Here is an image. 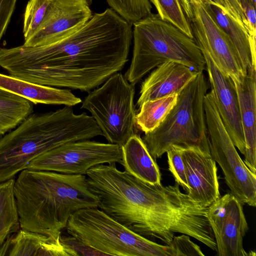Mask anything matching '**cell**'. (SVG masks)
Here are the masks:
<instances>
[{
  "mask_svg": "<svg viewBox=\"0 0 256 256\" xmlns=\"http://www.w3.org/2000/svg\"><path fill=\"white\" fill-rule=\"evenodd\" d=\"M163 20L174 24L182 32L194 38L191 28L180 0H149Z\"/></svg>",
  "mask_w": 256,
  "mask_h": 256,
  "instance_id": "cb8c5ba5",
  "label": "cell"
},
{
  "mask_svg": "<svg viewBox=\"0 0 256 256\" xmlns=\"http://www.w3.org/2000/svg\"><path fill=\"white\" fill-rule=\"evenodd\" d=\"M216 104L224 126L234 144L244 156L246 144L238 97L232 78L224 73L205 52L201 51Z\"/></svg>",
  "mask_w": 256,
  "mask_h": 256,
  "instance_id": "4fadbf2b",
  "label": "cell"
},
{
  "mask_svg": "<svg viewBox=\"0 0 256 256\" xmlns=\"http://www.w3.org/2000/svg\"><path fill=\"white\" fill-rule=\"evenodd\" d=\"M132 25V57L124 76L132 85L167 61L180 62L197 72L206 69L204 58L194 40L158 14L152 13Z\"/></svg>",
  "mask_w": 256,
  "mask_h": 256,
  "instance_id": "277c9868",
  "label": "cell"
},
{
  "mask_svg": "<svg viewBox=\"0 0 256 256\" xmlns=\"http://www.w3.org/2000/svg\"><path fill=\"white\" fill-rule=\"evenodd\" d=\"M177 99L178 94L143 102L136 116V128L144 134L152 131L163 122Z\"/></svg>",
  "mask_w": 256,
  "mask_h": 256,
  "instance_id": "603a6c76",
  "label": "cell"
},
{
  "mask_svg": "<svg viewBox=\"0 0 256 256\" xmlns=\"http://www.w3.org/2000/svg\"><path fill=\"white\" fill-rule=\"evenodd\" d=\"M180 2L184 14L188 20L192 16V8L190 1L189 0H180Z\"/></svg>",
  "mask_w": 256,
  "mask_h": 256,
  "instance_id": "1f68e13d",
  "label": "cell"
},
{
  "mask_svg": "<svg viewBox=\"0 0 256 256\" xmlns=\"http://www.w3.org/2000/svg\"><path fill=\"white\" fill-rule=\"evenodd\" d=\"M14 192L20 228L55 240L74 214L98 205L85 174L25 169L15 180Z\"/></svg>",
  "mask_w": 256,
  "mask_h": 256,
  "instance_id": "7a4b0ae2",
  "label": "cell"
},
{
  "mask_svg": "<svg viewBox=\"0 0 256 256\" xmlns=\"http://www.w3.org/2000/svg\"><path fill=\"white\" fill-rule=\"evenodd\" d=\"M210 16L224 32L239 61L244 74L256 67V40L248 33L237 10L228 0H202Z\"/></svg>",
  "mask_w": 256,
  "mask_h": 256,
  "instance_id": "5bb4252c",
  "label": "cell"
},
{
  "mask_svg": "<svg viewBox=\"0 0 256 256\" xmlns=\"http://www.w3.org/2000/svg\"><path fill=\"white\" fill-rule=\"evenodd\" d=\"M92 0H50L42 22L23 45H45L76 30L92 17Z\"/></svg>",
  "mask_w": 256,
  "mask_h": 256,
  "instance_id": "7c38bea8",
  "label": "cell"
},
{
  "mask_svg": "<svg viewBox=\"0 0 256 256\" xmlns=\"http://www.w3.org/2000/svg\"><path fill=\"white\" fill-rule=\"evenodd\" d=\"M17 0H0V43L8 28Z\"/></svg>",
  "mask_w": 256,
  "mask_h": 256,
  "instance_id": "4dcf8cb0",
  "label": "cell"
},
{
  "mask_svg": "<svg viewBox=\"0 0 256 256\" xmlns=\"http://www.w3.org/2000/svg\"><path fill=\"white\" fill-rule=\"evenodd\" d=\"M179 150L188 186V194L194 201L209 206L220 197L216 162L210 154L193 149Z\"/></svg>",
  "mask_w": 256,
  "mask_h": 256,
  "instance_id": "9a60e30c",
  "label": "cell"
},
{
  "mask_svg": "<svg viewBox=\"0 0 256 256\" xmlns=\"http://www.w3.org/2000/svg\"><path fill=\"white\" fill-rule=\"evenodd\" d=\"M208 86L203 72L198 73L178 94L176 102L163 122L142 140L156 160L173 148L210 154L204 99Z\"/></svg>",
  "mask_w": 256,
  "mask_h": 256,
  "instance_id": "5b68a950",
  "label": "cell"
},
{
  "mask_svg": "<svg viewBox=\"0 0 256 256\" xmlns=\"http://www.w3.org/2000/svg\"><path fill=\"white\" fill-rule=\"evenodd\" d=\"M50 0H29L24 16L23 34L24 40L30 37L42 22Z\"/></svg>",
  "mask_w": 256,
  "mask_h": 256,
  "instance_id": "d4e9b609",
  "label": "cell"
},
{
  "mask_svg": "<svg viewBox=\"0 0 256 256\" xmlns=\"http://www.w3.org/2000/svg\"><path fill=\"white\" fill-rule=\"evenodd\" d=\"M254 5L256 6V0H251Z\"/></svg>",
  "mask_w": 256,
  "mask_h": 256,
  "instance_id": "d6a6232c",
  "label": "cell"
},
{
  "mask_svg": "<svg viewBox=\"0 0 256 256\" xmlns=\"http://www.w3.org/2000/svg\"><path fill=\"white\" fill-rule=\"evenodd\" d=\"M60 242L67 256H107L106 254L84 244L70 234L68 236L60 234Z\"/></svg>",
  "mask_w": 256,
  "mask_h": 256,
  "instance_id": "4316f807",
  "label": "cell"
},
{
  "mask_svg": "<svg viewBox=\"0 0 256 256\" xmlns=\"http://www.w3.org/2000/svg\"><path fill=\"white\" fill-rule=\"evenodd\" d=\"M88 94L82 108L88 110L109 143L122 146L136 132L134 86L116 72Z\"/></svg>",
  "mask_w": 256,
  "mask_h": 256,
  "instance_id": "52a82bcc",
  "label": "cell"
},
{
  "mask_svg": "<svg viewBox=\"0 0 256 256\" xmlns=\"http://www.w3.org/2000/svg\"><path fill=\"white\" fill-rule=\"evenodd\" d=\"M167 154L168 168L176 182L181 186L186 192L188 189L184 166L179 149L173 148Z\"/></svg>",
  "mask_w": 256,
  "mask_h": 256,
  "instance_id": "f1b7e54d",
  "label": "cell"
},
{
  "mask_svg": "<svg viewBox=\"0 0 256 256\" xmlns=\"http://www.w3.org/2000/svg\"><path fill=\"white\" fill-rule=\"evenodd\" d=\"M108 5L123 18L141 14L152 7L149 0H106Z\"/></svg>",
  "mask_w": 256,
  "mask_h": 256,
  "instance_id": "484cf974",
  "label": "cell"
},
{
  "mask_svg": "<svg viewBox=\"0 0 256 256\" xmlns=\"http://www.w3.org/2000/svg\"><path fill=\"white\" fill-rule=\"evenodd\" d=\"M237 92L241 122L244 137V162L256 174V67L246 76L232 78Z\"/></svg>",
  "mask_w": 256,
  "mask_h": 256,
  "instance_id": "e0dca14e",
  "label": "cell"
},
{
  "mask_svg": "<svg viewBox=\"0 0 256 256\" xmlns=\"http://www.w3.org/2000/svg\"><path fill=\"white\" fill-rule=\"evenodd\" d=\"M122 158V148L118 145L86 140L67 142L50 150L32 160L27 169L86 174L92 167L120 164Z\"/></svg>",
  "mask_w": 256,
  "mask_h": 256,
  "instance_id": "9c48e42d",
  "label": "cell"
},
{
  "mask_svg": "<svg viewBox=\"0 0 256 256\" xmlns=\"http://www.w3.org/2000/svg\"><path fill=\"white\" fill-rule=\"evenodd\" d=\"M169 246L172 248L174 256H204L200 247L190 240L188 236L183 234L174 236Z\"/></svg>",
  "mask_w": 256,
  "mask_h": 256,
  "instance_id": "f546056e",
  "label": "cell"
},
{
  "mask_svg": "<svg viewBox=\"0 0 256 256\" xmlns=\"http://www.w3.org/2000/svg\"><path fill=\"white\" fill-rule=\"evenodd\" d=\"M210 154L222 168L230 193L242 204L256 206V174L246 166L226 130L213 90L204 99Z\"/></svg>",
  "mask_w": 256,
  "mask_h": 256,
  "instance_id": "ba28073f",
  "label": "cell"
},
{
  "mask_svg": "<svg viewBox=\"0 0 256 256\" xmlns=\"http://www.w3.org/2000/svg\"><path fill=\"white\" fill-rule=\"evenodd\" d=\"M0 256H67L60 240L20 228L0 246Z\"/></svg>",
  "mask_w": 256,
  "mask_h": 256,
  "instance_id": "d6986e66",
  "label": "cell"
},
{
  "mask_svg": "<svg viewBox=\"0 0 256 256\" xmlns=\"http://www.w3.org/2000/svg\"><path fill=\"white\" fill-rule=\"evenodd\" d=\"M99 136L102 133L93 118L85 112L75 114L72 106L32 113L0 138V183L14 178L50 150Z\"/></svg>",
  "mask_w": 256,
  "mask_h": 256,
  "instance_id": "3957f363",
  "label": "cell"
},
{
  "mask_svg": "<svg viewBox=\"0 0 256 256\" xmlns=\"http://www.w3.org/2000/svg\"><path fill=\"white\" fill-rule=\"evenodd\" d=\"M121 148L122 158L120 164L124 170L148 184H161L158 166L138 134H134Z\"/></svg>",
  "mask_w": 256,
  "mask_h": 256,
  "instance_id": "ffe728a7",
  "label": "cell"
},
{
  "mask_svg": "<svg viewBox=\"0 0 256 256\" xmlns=\"http://www.w3.org/2000/svg\"><path fill=\"white\" fill-rule=\"evenodd\" d=\"M237 10L251 37L256 40V6L251 0H228Z\"/></svg>",
  "mask_w": 256,
  "mask_h": 256,
  "instance_id": "83f0119b",
  "label": "cell"
},
{
  "mask_svg": "<svg viewBox=\"0 0 256 256\" xmlns=\"http://www.w3.org/2000/svg\"><path fill=\"white\" fill-rule=\"evenodd\" d=\"M65 229L68 234L107 256H174L169 245L158 244L134 232L98 208L77 211Z\"/></svg>",
  "mask_w": 256,
  "mask_h": 256,
  "instance_id": "8992f818",
  "label": "cell"
},
{
  "mask_svg": "<svg viewBox=\"0 0 256 256\" xmlns=\"http://www.w3.org/2000/svg\"><path fill=\"white\" fill-rule=\"evenodd\" d=\"M0 88L34 104H64L72 106L82 102L70 90L38 84L0 73Z\"/></svg>",
  "mask_w": 256,
  "mask_h": 256,
  "instance_id": "ac0fdd59",
  "label": "cell"
},
{
  "mask_svg": "<svg viewBox=\"0 0 256 256\" xmlns=\"http://www.w3.org/2000/svg\"><path fill=\"white\" fill-rule=\"evenodd\" d=\"M33 110L30 101L0 88V136L16 128Z\"/></svg>",
  "mask_w": 256,
  "mask_h": 256,
  "instance_id": "44dd1931",
  "label": "cell"
},
{
  "mask_svg": "<svg viewBox=\"0 0 256 256\" xmlns=\"http://www.w3.org/2000/svg\"><path fill=\"white\" fill-rule=\"evenodd\" d=\"M156 68L141 84L136 102L138 108L147 100L178 94L198 73L184 64L172 60Z\"/></svg>",
  "mask_w": 256,
  "mask_h": 256,
  "instance_id": "2e32d148",
  "label": "cell"
},
{
  "mask_svg": "<svg viewBox=\"0 0 256 256\" xmlns=\"http://www.w3.org/2000/svg\"><path fill=\"white\" fill-rule=\"evenodd\" d=\"M132 38V26L109 8L46 44L0 48V66L26 82L88 92L123 68Z\"/></svg>",
  "mask_w": 256,
  "mask_h": 256,
  "instance_id": "6da1fadb",
  "label": "cell"
},
{
  "mask_svg": "<svg viewBox=\"0 0 256 256\" xmlns=\"http://www.w3.org/2000/svg\"></svg>",
  "mask_w": 256,
  "mask_h": 256,
  "instance_id": "836d02e7",
  "label": "cell"
},
{
  "mask_svg": "<svg viewBox=\"0 0 256 256\" xmlns=\"http://www.w3.org/2000/svg\"><path fill=\"white\" fill-rule=\"evenodd\" d=\"M242 204L230 192L208 206L207 218L218 256H248L242 240L248 230Z\"/></svg>",
  "mask_w": 256,
  "mask_h": 256,
  "instance_id": "8fae6325",
  "label": "cell"
},
{
  "mask_svg": "<svg viewBox=\"0 0 256 256\" xmlns=\"http://www.w3.org/2000/svg\"><path fill=\"white\" fill-rule=\"evenodd\" d=\"M14 178L0 183V246L20 228Z\"/></svg>",
  "mask_w": 256,
  "mask_h": 256,
  "instance_id": "7402d4cb",
  "label": "cell"
},
{
  "mask_svg": "<svg viewBox=\"0 0 256 256\" xmlns=\"http://www.w3.org/2000/svg\"><path fill=\"white\" fill-rule=\"evenodd\" d=\"M189 1L192 16L188 22L200 51L206 52L232 78L245 76L227 36L209 14L202 0Z\"/></svg>",
  "mask_w": 256,
  "mask_h": 256,
  "instance_id": "30bf717a",
  "label": "cell"
}]
</instances>
